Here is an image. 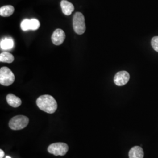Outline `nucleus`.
Instances as JSON below:
<instances>
[{"instance_id":"12","label":"nucleus","mask_w":158,"mask_h":158,"mask_svg":"<svg viewBox=\"0 0 158 158\" xmlns=\"http://www.w3.org/2000/svg\"><path fill=\"white\" fill-rule=\"evenodd\" d=\"M14 41L10 38H6L1 40L0 47L2 50H10L14 46Z\"/></svg>"},{"instance_id":"5","label":"nucleus","mask_w":158,"mask_h":158,"mask_svg":"<svg viewBox=\"0 0 158 158\" xmlns=\"http://www.w3.org/2000/svg\"><path fill=\"white\" fill-rule=\"evenodd\" d=\"M48 151L50 153L55 156H64L68 152L69 147L65 143H54L49 146Z\"/></svg>"},{"instance_id":"7","label":"nucleus","mask_w":158,"mask_h":158,"mask_svg":"<svg viewBox=\"0 0 158 158\" xmlns=\"http://www.w3.org/2000/svg\"><path fill=\"white\" fill-rule=\"evenodd\" d=\"M65 38L66 35L62 29H57L52 34L51 40L54 45L59 46L62 44L65 40Z\"/></svg>"},{"instance_id":"14","label":"nucleus","mask_w":158,"mask_h":158,"mask_svg":"<svg viewBox=\"0 0 158 158\" xmlns=\"http://www.w3.org/2000/svg\"><path fill=\"white\" fill-rule=\"evenodd\" d=\"M21 28L23 31L31 30V19H25L21 23Z\"/></svg>"},{"instance_id":"4","label":"nucleus","mask_w":158,"mask_h":158,"mask_svg":"<svg viewBox=\"0 0 158 158\" xmlns=\"http://www.w3.org/2000/svg\"><path fill=\"white\" fill-rule=\"evenodd\" d=\"M29 123V118L24 115H17L12 118L9 122V127L12 130H23Z\"/></svg>"},{"instance_id":"8","label":"nucleus","mask_w":158,"mask_h":158,"mask_svg":"<svg viewBox=\"0 0 158 158\" xmlns=\"http://www.w3.org/2000/svg\"><path fill=\"white\" fill-rule=\"evenodd\" d=\"M60 6L63 13L68 16L70 15L74 10V7L73 4L66 0H62L60 2Z\"/></svg>"},{"instance_id":"17","label":"nucleus","mask_w":158,"mask_h":158,"mask_svg":"<svg viewBox=\"0 0 158 158\" xmlns=\"http://www.w3.org/2000/svg\"><path fill=\"white\" fill-rule=\"evenodd\" d=\"M4 152L2 149H0V158H3L4 156Z\"/></svg>"},{"instance_id":"9","label":"nucleus","mask_w":158,"mask_h":158,"mask_svg":"<svg viewBox=\"0 0 158 158\" xmlns=\"http://www.w3.org/2000/svg\"><path fill=\"white\" fill-rule=\"evenodd\" d=\"M6 99L8 104L12 107H18L22 104L21 100L13 94H8L6 96Z\"/></svg>"},{"instance_id":"16","label":"nucleus","mask_w":158,"mask_h":158,"mask_svg":"<svg viewBox=\"0 0 158 158\" xmlns=\"http://www.w3.org/2000/svg\"><path fill=\"white\" fill-rule=\"evenodd\" d=\"M151 45L153 49L158 52V36H155L153 38L151 41Z\"/></svg>"},{"instance_id":"18","label":"nucleus","mask_w":158,"mask_h":158,"mask_svg":"<svg viewBox=\"0 0 158 158\" xmlns=\"http://www.w3.org/2000/svg\"><path fill=\"white\" fill-rule=\"evenodd\" d=\"M6 158H11V157H10V156H6Z\"/></svg>"},{"instance_id":"11","label":"nucleus","mask_w":158,"mask_h":158,"mask_svg":"<svg viewBox=\"0 0 158 158\" xmlns=\"http://www.w3.org/2000/svg\"><path fill=\"white\" fill-rule=\"evenodd\" d=\"M14 10L15 9L13 6H3L0 8V15L4 17H10L13 14Z\"/></svg>"},{"instance_id":"6","label":"nucleus","mask_w":158,"mask_h":158,"mask_svg":"<svg viewBox=\"0 0 158 158\" xmlns=\"http://www.w3.org/2000/svg\"><path fill=\"white\" fill-rule=\"evenodd\" d=\"M130 75L126 71H121L115 75L114 78V83L118 86H123L126 85L130 80Z\"/></svg>"},{"instance_id":"10","label":"nucleus","mask_w":158,"mask_h":158,"mask_svg":"<svg viewBox=\"0 0 158 158\" xmlns=\"http://www.w3.org/2000/svg\"><path fill=\"white\" fill-rule=\"evenodd\" d=\"M128 155L129 158H143L144 153L141 147L135 146L130 149Z\"/></svg>"},{"instance_id":"2","label":"nucleus","mask_w":158,"mask_h":158,"mask_svg":"<svg viewBox=\"0 0 158 158\" xmlns=\"http://www.w3.org/2000/svg\"><path fill=\"white\" fill-rule=\"evenodd\" d=\"M73 27L74 31L78 35H82L85 31V18L83 14L80 12L74 14L73 18Z\"/></svg>"},{"instance_id":"13","label":"nucleus","mask_w":158,"mask_h":158,"mask_svg":"<svg viewBox=\"0 0 158 158\" xmlns=\"http://www.w3.org/2000/svg\"><path fill=\"white\" fill-rule=\"evenodd\" d=\"M14 60V57L9 52H4L0 54V61L1 62L11 63Z\"/></svg>"},{"instance_id":"1","label":"nucleus","mask_w":158,"mask_h":158,"mask_svg":"<svg viewBox=\"0 0 158 158\" xmlns=\"http://www.w3.org/2000/svg\"><path fill=\"white\" fill-rule=\"evenodd\" d=\"M36 105L40 110L49 114H53L56 111L57 104L56 100L50 95L40 96L36 100Z\"/></svg>"},{"instance_id":"3","label":"nucleus","mask_w":158,"mask_h":158,"mask_svg":"<svg viewBox=\"0 0 158 158\" xmlns=\"http://www.w3.org/2000/svg\"><path fill=\"white\" fill-rule=\"evenodd\" d=\"M15 75L11 69L7 67L0 69V84L4 86L11 85L15 81Z\"/></svg>"},{"instance_id":"15","label":"nucleus","mask_w":158,"mask_h":158,"mask_svg":"<svg viewBox=\"0 0 158 158\" xmlns=\"http://www.w3.org/2000/svg\"><path fill=\"white\" fill-rule=\"evenodd\" d=\"M40 27V21L35 18L31 19V30L36 31Z\"/></svg>"}]
</instances>
